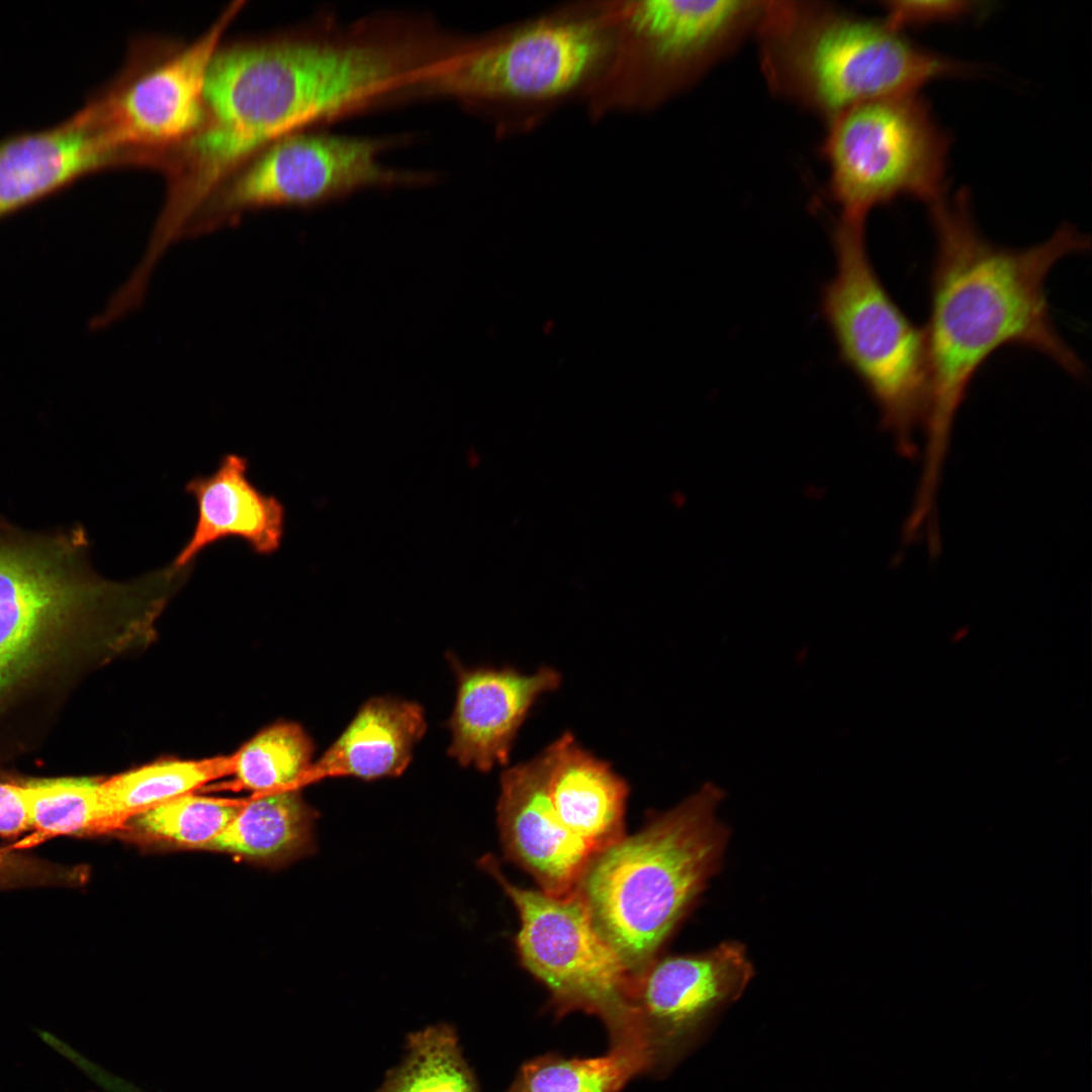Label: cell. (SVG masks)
<instances>
[{"mask_svg":"<svg viewBox=\"0 0 1092 1092\" xmlns=\"http://www.w3.org/2000/svg\"><path fill=\"white\" fill-rule=\"evenodd\" d=\"M928 206L936 248L923 328L930 396L920 478L934 484L941 477L958 411L975 374L994 352L1009 345L1025 347L1072 376L1083 375V362L1053 322L1045 282L1062 259L1088 251L1090 240L1066 223L1030 247L995 244L980 232L966 189Z\"/></svg>","mask_w":1092,"mask_h":1092,"instance_id":"6da1fadb","label":"cell"},{"mask_svg":"<svg viewBox=\"0 0 1092 1092\" xmlns=\"http://www.w3.org/2000/svg\"><path fill=\"white\" fill-rule=\"evenodd\" d=\"M427 59L421 32L396 13L349 24L325 16L295 36L215 51L203 87L214 122L193 146L225 167L306 126L405 98Z\"/></svg>","mask_w":1092,"mask_h":1092,"instance_id":"7a4b0ae2","label":"cell"},{"mask_svg":"<svg viewBox=\"0 0 1092 1092\" xmlns=\"http://www.w3.org/2000/svg\"><path fill=\"white\" fill-rule=\"evenodd\" d=\"M724 799L708 783L597 854L576 891L595 926L634 975L658 957L708 881L729 839Z\"/></svg>","mask_w":1092,"mask_h":1092,"instance_id":"3957f363","label":"cell"},{"mask_svg":"<svg viewBox=\"0 0 1092 1092\" xmlns=\"http://www.w3.org/2000/svg\"><path fill=\"white\" fill-rule=\"evenodd\" d=\"M611 0L561 4L471 35L423 86L487 117L502 135L523 134L561 106L582 101L608 57Z\"/></svg>","mask_w":1092,"mask_h":1092,"instance_id":"277c9868","label":"cell"},{"mask_svg":"<svg viewBox=\"0 0 1092 1092\" xmlns=\"http://www.w3.org/2000/svg\"><path fill=\"white\" fill-rule=\"evenodd\" d=\"M754 35L768 89L828 122L859 103L917 93L966 66L883 20L827 2L764 1Z\"/></svg>","mask_w":1092,"mask_h":1092,"instance_id":"5b68a950","label":"cell"},{"mask_svg":"<svg viewBox=\"0 0 1092 1092\" xmlns=\"http://www.w3.org/2000/svg\"><path fill=\"white\" fill-rule=\"evenodd\" d=\"M605 65L582 102L593 121L654 111L754 34L764 1L612 0Z\"/></svg>","mask_w":1092,"mask_h":1092,"instance_id":"8992f818","label":"cell"},{"mask_svg":"<svg viewBox=\"0 0 1092 1092\" xmlns=\"http://www.w3.org/2000/svg\"><path fill=\"white\" fill-rule=\"evenodd\" d=\"M833 247L836 268L821 289L820 314L840 361L873 399L898 453L913 457L930 396L924 330L904 313L881 281L863 226L838 222Z\"/></svg>","mask_w":1092,"mask_h":1092,"instance_id":"52a82bcc","label":"cell"},{"mask_svg":"<svg viewBox=\"0 0 1092 1092\" xmlns=\"http://www.w3.org/2000/svg\"><path fill=\"white\" fill-rule=\"evenodd\" d=\"M949 140L917 93L854 105L828 121L822 155L839 223L864 226L901 196L930 205L945 196Z\"/></svg>","mask_w":1092,"mask_h":1092,"instance_id":"ba28073f","label":"cell"},{"mask_svg":"<svg viewBox=\"0 0 1092 1092\" xmlns=\"http://www.w3.org/2000/svg\"><path fill=\"white\" fill-rule=\"evenodd\" d=\"M479 866L517 908L520 962L548 989L556 1010L596 1014L608 1027L612 1043L622 1040L634 975L599 932L579 893L554 897L514 885L492 855L483 856Z\"/></svg>","mask_w":1092,"mask_h":1092,"instance_id":"9c48e42d","label":"cell"},{"mask_svg":"<svg viewBox=\"0 0 1092 1092\" xmlns=\"http://www.w3.org/2000/svg\"><path fill=\"white\" fill-rule=\"evenodd\" d=\"M83 542L0 536V700L75 619L124 604L125 581L98 576Z\"/></svg>","mask_w":1092,"mask_h":1092,"instance_id":"30bf717a","label":"cell"},{"mask_svg":"<svg viewBox=\"0 0 1092 1092\" xmlns=\"http://www.w3.org/2000/svg\"><path fill=\"white\" fill-rule=\"evenodd\" d=\"M754 974L746 947L726 940L693 954L656 957L633 976L625 1045L647 1071L671 1068Z\"/></svg>","mask_w":1092,"mask_h":1092,"instance_id":"8fae6325","label":"cell"},{"mask_svg":"<svg viewBox=\"0 0 1092 1092\" xmlns=\"http://www.w3.org/2000/svg\"><path fill=\"white\" fill-rule=\"evenodd\" d=\"M389 139L305 132L284 135L233 184L223 209L311 205L373 187L429 183V173L390 168L380 160Z\"/></svg>","mask_w":1092,"mask_h":1092,"instance_id":"7c38bea8","label":"cell"},{"mask_svg":"<svg viewBox=\"0 0 1092 1092\" xmlns=\"http://www.w3.org/2000/svg\"><path fill=\"white\" fill-rule=\"evenodd\" d=\"M549 767L545 747L502 772L497 824L506 855L530 874L542 892L564 897L577 889L596 855L559 821L548 794Z\"/></svg>","mask_w":1092,"mask_h":1092,"instance_id":"4fadbf2b","label":"cell"},{"mask_svg":"<svg viewBox=\"0 0 1092 1092\" xmlns=\"http://www.w3.org/2000/svg\"><path fill=\"white\" fill-rule=\"evenodd\" d=\"M457 695L448 725V753L462 766L486 772L506 765L518 733L539 698L556 691L561 674L543 665L533 673L456 664Z\"/></svg>","mask_w":1092,"mask_h":1092,"instance_id":"5bb4252c","label":"cell"},{"mask_svg":"<svg viewBox=\"0 0 1092 1092\" xmlns=\"http://www.w3.org/2000/svg\"><path fill=\"white\" fill-rule=\"evenodd\" d=\"M248 471L246 457L229 453L211 473L196 475L186 483L185 491L193 497L197 514L191 535L171 562L173 566L193 565L203 550L229 538L242 540L257 555H271L280 548L284 506L259 489Z\"/></svg>","mask_w":1092,"mask_h":1092,"instance_id":"9a60e30c","label":"cell"},{"mask_svg":"<svg viewBox=\"0 0 1092 1092\" xmlns=\"http://www.w3.org/2000/svg\"><path fill=\"white\" fill-rule=\"evenodd\" d=\"M222 24L213 26L128 88L104 121L113 147L124 142H169L201 122L205 74Z\"/></svg>","mask_w":1092,"mask_h":1092,"instance_id":"2e32d148","label":"cell"},{"mask_svg":"<svg viewBox=\"0 0 1092 1092\" xmlns=\"http://www.w3.org/2000/svg\"><path fill=\"white\" fill-rule=\"evenodd\" d=\"M112 145L93 110L0 143V216L108 161Z\"/></svg>","mask_w":1092,"mask_h":1092,"instance_id":"e0dca14e","label":"cell"},{"mask_svg":"<svg viewBox=\"0 0 1092 1092\" xmlns=\"http://www.w3.org/2000/svg\"><path fill=\"white\" fill-rule=\"evenodd\" d=\"M548 794L559 821L595 855L625 836L629 785L564 732L551 742Z\"/></svg>","mask_w":1092,"mask_h":1092,"instance_id":"ac0fdd59","label":"cell"},{"mask_svg":"<svg viewBox=\"0 0 1092 1092\" xmlns=\"http://www.w3.org/2000/svg\"><path fill=\"white\" fill-rule=\"evenodd\" d=\"M427 728L423 708L391 697L369 699L307 777L366 781L400 776Z\"/></svg>","mask_w":1092,"mask_h":1092,"instance_id":"d6986e66","label":"cell"},{"mask_svg":"<svg viewBox=\"0 0 1092 1092\" xmlns=\"http://www.w3.org/2000/svg\"><path fill=\"white\" fill-rule=\"evenodd\" d=\"M316 812L293 789L244 804L226 828L204 846L268 862H285L314 848Z\"/></svg>","mask_w":1092,"mask_h":1092,"instance_id":"ffe728a7","label":"cell"},{"mask_svg":"<svg viewBox=\"0 0 1092 1092\" xmlns=\"http://www.w3.org/2000/svg\"><path fill=\"white\" fill-rule=\"evenodd\" d=\"M221 760H162L102 781L101 794L110 827L171 799L189 794L218 776Z\"/></svg>","mask_w":1092,"mask_h":1092,"instance_id":"44dd1931","label":"cell"},{"mask_svg":"<svg viewBox=\"0 0 1092 1092\" xmlns=\"http://www.w3.org/2000/svg\"><path fill=\"white\" fill-rule=\"evenodd\" d=\"M643 1071L644 1059L624 1046L588 1059L546 1056L527 1063L507 1092H619Z\"/></svg>","mask_w":1092,"mask_h":1092,"instance_id":"7402d4cb","label":"cell"},{"mask_svg":"<svg viewBox=\"0 0 1092 1092\" xmlns=\"http://www.w3.org/2000/svg\"><path fill=\"white\" fill-rule=\"evenodd\" d=\"M101 784L89 778L23 784L30 828L47 835H83L110 828Z\"/></svg>","mask_w":1092,"mask_h":1092,"instance_id":"603a6c76","label":"cell"},{"mask_svg":"<svg viewBox=\"0 0 1092 1092\" xmlns=\"http://www.w3.org/2000/svg\"><path fill=\"white\" fill-rule=\"evenodd\" d=\"M378 1092L477 1091L454 1031L436 1025L410 1035L404 1061Z\"/></svg>","mask_w":1092,"mask_h":1092,"instance_id":"cb8c5ba5","label":"cell"},{"mask_svg":"<svg viewBox=\"0 0 1092 1092\" xmlns=\"http://www.w3.org/2000/svg\"><path fill=\"white\" fill-rule=\"evenodd\" d=\"M313 743L295 723L280 722L246 743L234 759V771L247 789L271 793L293 789L307 777Z\"/></svg>","mask_w":1092,"mask_h":1092,"instance_id":"d4e9b609","label":"cell"},{"mask_svg":"<svg viewBox=\"0 0 1092 1092\" xmlns=\"http://www.w3.org/2000/svg\"><path fill=\"white\" fill-rule=\"evenodd\" d=\"M243 805L186 794L135 813L126 821L152 838L204 848L226 828Z\"/></svg>","mask_w":1092,"mask_h":1092,"instance_id":"484cf974","label":"cell"},{"mask_svg":"<svg viewBox=\"0 0 1092 1092\" xmlns=\"http://www.w3.org/2000/svg\"><path fill=\"white\" fill-rule=\"evenodd\" d=\"M74 873L16 850L0 846V889L66 885Z\"/></svg>","mask_w":1092,"mask_h":1092,"instance_id":"4316f807","label":"cell"},{"mask_svg":"<svg viewBox=\"0 0 1092 1092\" xmlns=\"http://www.w3.org/2000/svg\"><path fill=\"white\" fill-rule=\"evenodd\" d=\"M885 9L886 21L902 30L906 26L962 18L973 14L978 8L972 2L963 1H893L885 3Z\"/></svg>","mask_w":1092,"mask_h":1092,"instance_id":"83f0119b","label":"cell"},{"mask_svg":"<svg viewBox=\"0 0 1092 1092\" xmlns=\"http://www.w3.org/2000/svg\"><path fill=\"white\" fill-rule=\"evenodd\" d=\"M29 828L23 784L0 782V836H15Z\"/></svg>","mask_w":1092,"mask_h":1092,"instance_id":"f1b7e54d","label":"cell"},{"mask_svg":"<svg viewBox=\"0 0 1092 1092\" xmlns=\"http://www.w3.org/2000/svg\"><path fill=\"white\" fill-rule=\"evenodd\" d=\"M141 1092H144V1091H141Z\"/></svg>","mask_w":1092,"mask_h":1092,"instance_id":"f546056e","label":"cell"}]
</instances>
